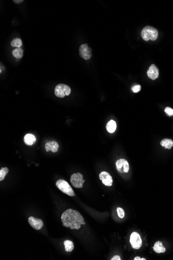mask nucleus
Returning a JSON list of instances; mask_svg holds the SVG:
<instances>
[{
    "instance_id": "1",
    "label": "nucleus",
    "mask_w": 173,
    "mask_h": 260,
    "mask_svg": "<svg viewBox=\"0 0 173 260\" xmlns=\"http://www.w3.org/2000/svg\"><path fill=\"white\" fill-rule=\"evenodd\" d=\"M61 219L63 226L70 227L71 230H79L81 225L86 224L82 215L76 210L72 209H68L64 212Z\"/></svg>"
},
{
    "instance_id": "2",
    "label": "nucleus",
    "mask_w": 173,
    "mask_h": 260,
    "mask_svg": "<svg viewBox=\"0 0 173 260\" xmlns=\"http://www.w3.org/2000/svg\"><path fill=\"white\" fill-rule=\"evenodd\" d=\"M141 35L143 39L146 41H148L150 40L155 41L158 37V31L153 27L146 26L141 31Z\"/></svg>"
},
{
    "instance_id": "3",
    "label": "nucleus",
    "mask_w": 173,
    "mask_h": 260,
    "mask_svg": "<svg viewBox=\"0 0 173 260\" xmlns=\"http://www.w3.org/2000/svg\"><path fill=\"white\" fill-rule=\"evenodd\" d=\"M56 186L57 188L65 194L67 195L70 196H75V193L74 192L72 187L70 184L64 180L60 179L57 181L56 182Z\"/></svg>"
},
{
    "instance_id": "4",
    "label": "nucleus",
    "mask_w": 173,
    "mask_h": 260,
    "mask_svg": "<svg viewBox=\"0 0 173 260\" xmlns=\"http://www.w3.org/2000/svg\"><path fill=\"white\" fill-rule=\"evenodd\" d=\"M71 92V90L70 87L65 84H58L55 88V95L57 97L64 98L65 96L70 95Z\"/></svg>"
},
{
    "instance_id": "5",
    "label": "nucleus",
    "mask_w": 173,
    "mask_h": 260,
    "mask_svg": "<svg viewBox=\"0 0 173 260\" xmlns=\"http://www.w3.org/2000/svg\"><path fill=\"white\" fill-rule=\"evenodd\" d=\"M71 182L72 185L77 188H83L85 180H83V176L80 173H74L71 177Z\"/></svg>"
},
{
    "instance_id": "6",
    "label": "nucleus",
    "mask_w": 173,
    "mask_h": 260,
    "mask_svg": "<svg viewBox=\"0 0 173 260\" xmlns=\"http://www.w3.org/2000/svg\"><path fill=\"white\" fill-rule=\"evenodd\" d=\"M130 242L132 247L138 250L142 246V240L140 234L137 232H133L130 236Z\"/></svg>"
},
{
    "instance_id": "7",
    "label": "nucleus",
    "mask_w": 173,
    "mask_h": 260,
    "mask_svg": "<svg viewBox=\"0 0 173 260\" xmlns=\"http://www.w3.org/2000/svg\"><path fill=\"white\" fill-rule=\"evenodd\" d=\"M92 50L88 44H82L79 47V55L85 60H88L92 57Z\"/></svg>"
},
{
    "instance_id": "8",
    "label": "nucleus",
    "mask_w": 173,
    "mask_h": 260,
    "mask_svg": "<svg viewBox=\"0 0 173 260\" xmlns=\"http://www.w3.org/2000/svg\"><path fill=\"white\" fill-rule=\"evenodd\" d=\"M117 170L120 173H128L130 169L129 164L127 161L125 159L118 160L116 163Z\"/></svg>"
},
{
    "instance_id": "9",
    "label": "nucleus",
    "mask_w": 173,
    "mask_h": 260,
    "mask_svg": "<svg viewBox=\"0 0 173 260\" xmlns=\"http://www.w3.org/2000/svg\"><path fill=\"white\" fill-rule=\"evenodd\" d=\"M99 178L102 183L107 186H111L113 185V179L109 173L102 171L99 175Z\"/></svg>"
},
{
    "instance_id": "10",
    "label": "nucleus",
    "mask_w": 173,
    "mask_h": 260,
    "mask_svg": "<svg viewBox=\"0 0 173 260\" xmlns=\"http://www.w3.org/2000/svg\"><path fill=\"white\" fill-rule=\"evenodd\" d=\"M28 222L31 227L36 230H40L43 227V222L42 220L33 216L29 217Z\"/></svg>"
},
{
    "instance_id": "11",
    "label": "nucleus",
    "mask_w": 173,
    "mask_h": 260,
    "mask_svg": "<svg viewBox=\"0 0 173 260\" xmlns=\"http://www.w3.org/2000/svg\"><path fill=\"white\" fill-rule=\"evenodd\" d=\"M147 76L152 80L157 79L159 76L158 68L155 64H152L147 71Z\"/></svg>"
},
{
    "instance_id": "12",
    "label": "nucleus",
    "mask_w": 173,
    "mask_h": 260,
    "mask_svg": "<svg viewBox=\"0 0 173 260\" xmlns=\"http://www.w3.org/2000/svg\"><path fill=\"white\" fill-rule=\"evenodd\" d=\"M58 148L59 144L56 141H49L45 144V149L46 152L52 151L53 153H56L58 150Z\"/></svg>"
},
{
    "instance_id": "13",
    "label": "nucleus",
    "mask_w": 173,
    "mask_h": 260,
    "mask_svg": "<svg viewBox=\"0 0 173 260\" xmlns=\"http://www.w3.org/2000/svg\"><path fill=\"white\" fill-rule=\"evenodd\" d=\"M37 141L35 136L32 134H28L24 137V142L28 146H32Z\"/></svg>"
},
{
    "instance_id": "14",
    "label": "nucleus",
    "mask_w": 173,
    "mask_h": 260,
    "mask_svg": "<svg viewBox=\"0 0 173 260\" xmlns=\"http://www.w3.org/2000/svg\"><path fill=\"white\" fill-rule=\"evenodd\" d=\"M153 249L157 254L164 253L166 251V248L163 246L162 243L160 241H158L155 243L153 246Z\"/></svg>"
},
{
    "instance_id": "15",
    "label": "nucleus",
    "mask_w": 173,
    "mask_h": 260,
    "mask_svg": "<svg viewBox=\"0 0 173 260\" xmlns=\"http://www.w3.org/2000/svg\"><path fill=\"white\" fill-rule=\"evenodd\" d=\"M116 122L113 120H110L106 125V129L108 133H113L116 130Z\"/></svg>"
},
{
    "instance_id": "16",
    "label": "nucleus",
    "mask_w": 173,
    "mask_h": 260,
    "mask_svg": "<svg viewBox=\"0 0 173 260\" xmlns=\"http://www.w3.org/2000/svg\"><path fill=\"white\" fill-rule=\"evenodd\" d=\"M160 144L165 149H171L173 146V141L170 139H164L161 141Z\"/></svg>"
},
{
    "instance_id": "17",
    "label": "nucleus",
    "mask_w": 173,
    "mask_h": 260,
    "mask_svg": "<svg viewBox=\"0 0 173 260\" xmlns=\"http://www.w3.org/2000/svg\"><path fill=\"white\" fill-rule=\"evenodd\" d=\"M64 245L65 247V250L66 251L72 252L74 249V245L72 241L69 240H65L64 242Z\"/></svg>"
},
{
    "instance_id": "18",
    "label": "nucleus",
    "mask_w": 173,
    "mask_h": 260,
    "mask_svg": "<svg viewBox=\"0 0 173 260\" xmlns=\"http://www.w3.org/2000/svg\"><path fill=\"white\" fill-rule=\"evenodd\" d=\"M12 54L13 57L17 59L21 58L23 55V51L21 48H17L13 49L12 52Z\"/></svg>"
},
{
    "instance_id": "19",
    "label": "nucleus",
    "mask_w": 173,
    "mask_h": 260,
    "mask_svg": "<svg viewBox=\"0 0 173 260\" xmlns=\"http://www.w3.org/2000/svg\"><path fill=\"white\" fill-rule=\"evenodd\" d=\"M22 44V43L21 40L19 38L13 39L10 43V45L12 47H17V48H20Z\"/></svg>"
},
{
    "instance_id": "20",
    "label": "nucleus",
    "mask_w": 173,
    "mask_h": 260,
    "mask_svg": "<svg viewBox=\"0 0 173 260\" xmlns=\"http://www.w3.org/2000/svg\"><path fill=\"white\" fill-rule=\"evenodd\" d=\"M9 173V169L7 167L2 168L0 170V181H2L5 179L6 175Z\"/></svg>"
},
{
    "instance_id": "21",
    "label": "nucleus",
    "mask_w": 173,
    "mask_h": 260,
    "mask_svg": "<svg viewBox=\"0 0 173 260\" xmlns=\"http://www.w3.org/2000/svg\"><path fill=\"white\" fill-rule=\"evenodd\" d=\"M117 214L118 215L119 217L121 219H123L125 216V211L122 208L118 207L117 209Z\"/></svg>"
},
{
    "instance_id": "22",
    "label": "nucleus",
    "mask_w": 173,
    "mask_h": 260,
    "mask_svg": "<svg viewBox=\"0 0 173 260\" xmlns=\"http://www.w3.org/2000/svg\"><path fill=\"white\" fill-rule=\"evenodd\" d=\"M165 112L167 115L169 116H173V110L170 107H167L165 109Z\"/></svg>"
},
{
    "instance_id": "23",
    "label": "nucleus",
    "mask_w": 173,
    "mask_h": 260,
    "mask_svg": "<svg viewBox=\"0 0 173 260\" xmlns=\"http://www.w3.org/2000/svg\"><path fill=\"white\" fill-rule=\"evenodd\" d=\"M140 89H141V87H140V85L134 86L132 88V91H133V92H135V93L139 92L140 91Z\"/></svg>"
},
{
    "instance_id": "24",
    "label": "nucleus",
    "mask_w": 173,
    "mask_h": 260,
    "mask_svg": "<svg viewBox=\"0 0 173 260\" xmlns=\"http://www.w3.org/2000/svg\"><path fill=\"white\" fill-rule=\"evenodd\" d=\"M112 260H121V258H120V257L119 256V255H115L114 257L113 258L111 259Z\"/></svg>"
},
{
    "instance_id": "25",
    "label": "nucleus",
    "mask_w": 173,
    "mask_h": 260,
    "mask_svg": "<svg viewBox=\"0 0 173 260\" xmlns=\"http://www.w3.org/2000/svg\"><path fill=\"white\" fill-rule=\"evenodd\" d=\"M13 2L15 3H20L23 2V0H13Z\"/></svg>"
},
{
    "instance_id": "26",
    "label": "nucleus",
    "mask_w": 173,
    "mask_h": 260,
    "mask_svg": "<svg viewBox=\"0 0 173 260\" xmlns=\"http://www.w3.org/2000/svg\"><path fill=\"white\" fill-rule=\"evenodd\" d=\"M140 259H141V258H140V257H135V258H134V260H140Z\"/></svg>"
},
{
    "instance_id": "27",
    "label": "nucleus",
    "mask_w": 173,
    "mask_h": 260,
    "mask_svg": "<svg viewBox=\"0 0 173 260\" xmlns=\"http://www.w3.org/2000/svg\"><path fill=\"white\" fill-rule=\"evenodd\" d=\"M146 260V258H141V259H140V260Z\"/></svg>"
}]
</instances>
